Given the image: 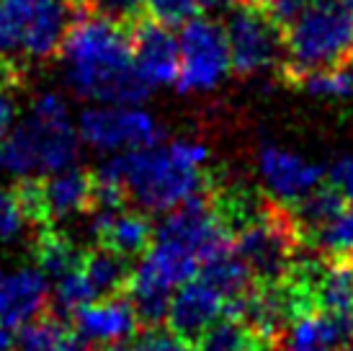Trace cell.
Wrapping results in <instances>:
<instances>
[{"label": "cell", "instance_id": "52a82bcc", "mask_svg": "<svg viewBox=\"0 0 353 351\" xmlns=\"http://www.w3.org/2000/svg\"><path fill=\"white\" fill-rule=\"evenodd\" d=\"M225 31L232 70L240 78L281 62L284 31L271 21L265 8H258L253 3H237Z\"/></svg>", "mask_w": 353, "mask_h": 351}, {"label": "cell", "instance_id": "5bb4252c", "mask_svg": "<svg viewBox=\"0 0 353 351\" xmlns=\"http://www.w3.org/2000/svg\"><path fill=\"white\" fill-rule=\"evenodd\" d=\"M90 233L101 245L127 258L145 256L155 240V227L150 222V217L139 212H127V209H121L117 215H93Z\"/></svg>", "mask_w": 353, "mask_h": 351}, {"label": "cell", "instance_id": "f546056e", "mask_svg": "<svg viewBox=\"0 0 353 351\" xmlns=\"http://www.w3.org/2000/svg\"><path fill=\"white\" fill-rule=\"evenodd\" d=\"M304 0H268V6H265V13L271 16V21H274L279 29L284 31L292 21L299 16L304 10Z\"/></svg>", "mask_w": 353, "mask_h": 351}, {"label": "cell", "instance_id": "d6986e66", "mask_svg": "<svg viewBox=\"0 0 353 351\" xmlns=\"http://www.w3.org/2000/svg\"><path fill=\"white\" fill-rule=\"evenodd\" d=\"M314 307L327 315H353V269L345 258H327L312 287Z\"/></svg>", "mask_w": 353, "mask_h": 351}, {"label": "cell", "instance_id": "e575fe53", "mask_svg": "<svg viewBox=\"0 0 353 351\" xmlns=\"http://www.w3.org/2000/svg\"><path fill=\"white\" fill-rule=\"evenodd\" d=\"M237 3H243V0H199V8H206V10H225V8H235Z\"/></svg>", "mask_w": 353, "mask_h": 351}, {"label": "cell", "instance_id": "9c48e42d", "mask_svg": "<svg viewBox=\"0 0 353 351\" xmlns=\"http://www.w3.org/2000/svg\"><path fill=\"white\" fill-rule=\"evenodd\" d=\"M50 279L39 266L0 269V323L21 328L47 312Z\"/></svg>", "mask_w": 353, "mask_h": 351}, {"label": "cell", "instance_id": "ba28073f", "mask_svg": "<svg viewBox=\"0 0 353 351\" xmlns=\"http://www.w3.org/2000/svg\"><path fill=\"white\" fill-rule=\"evenodd\" d=\"M129 37H132L134 68L150 86L157 88L176 83L181 55H178V39L168 26L157 23L150 16H142L129 26Z\"/></svg>", "mask_w": 353, "mask_h": 351}, {"label": "cell", "instance_id": "4dcf8cb0", "mask_svg": "<svg viewBox=\"0 0 353 351\" xmlns=\"http://www.w3.org/2000/svg\"><path fill=\"white\" fill-rule=\"evenodd\" d=\"M330 184L341 189L348 202H353V155H345L335 160L330 168Z\"/></svg>", "mask_w": 353, "mask_h": 351}, {"label": "cell", "instance_id": "5b68a950", "mask_svg": "<svg viewBox=\"0 0 353 351\" xmlns=\"http://www.w3.org/2000/svg\"><path fill=\"white\" fill-rule=\"evenodd\" d=\"M178 55L181 65L176 83L181 93L212 91L232 68L227 31L214 19H188L181 29Z\"/></svg>", "mask_w": 353, "mask_h": 351}, {"label": "cell", "instance_id": "8d00e7d4", "mask_svg": "<svg viewBox=\"0 0 353 351\" xmlns=\"http://www.w3.org/2000/svg\"><path fill=\"white\" fill-rule=\"evenodd\" d=\"M96 351H132V343H129V341L103 343V346H96Z\"/></svg>", "mask_w": 353, "mask_h": 351}, {"label": "cell", "instance_id": "ffe728a7", "mask_svg": "<svg viewBox=\"0 0 353 351\" xmlns=\"http://www.w3.org/2000/svg\"><path fill=\"white\" fill-rule=\"evenodd\" d=\"M199 279L209 284L214 292H219L222 300H232L237 294L248 292L255 284L253 272L248 269V263L235 251H227V254L216 256L212 261L201 263Z\"/></svg>", "mask_w": 353, "mask_h": 351}, {"label": "cell", "instance_id": "44dd1931", "mask_svg": "<svg viewBox=\"0 0 353 351\" xmlns=\"http://www.w3.org/2000/svg\"><path fill=\"white\" fill-rule=\"evenodd\" d=\"M99 297L90 287L88 276L83 272V266L75 272L65 274L54 279V290L50 292V305H47V315L57 318V321L68 323L72 321V315L88 303H96Z\"/></svg>", "mask_w": 353, "mask_h": 351}, {"label": "cell", "instance_id": "7402d4cb", "mask_svg": "<svg viewBox=\"0 0 353 351\" xmlns=\"http://www.w3.org/2000/svg\"><path fill=\"white\" fill-rule=\"evenodd\" d=\"M261 343H268L258 339L243 321L225 315L222 321L216 318L196 341V351H255Z\"/></svg>", "mask_w": 353, "mask_h": 351}, {"label": "cell", "instance_id": "f1b7e54d", "mask_svg": "<svg viewBox=\"0 0 353 351\" xmlns=\"http://www.w3.org/2000/svg\"><path fill=\"white\" fill-rule=\"evenodd\" d=\"M132 351H196V349H194V343L183 341L170 328L165 331L160 325H150V328H145L132 341Z\"/></svg>", "mask_w": 353, "mask_h": 351}, {"label": "cell", "instance_id": "603a6c76", "mask_svg": "<svg viewBox=\"0 0 353 351\" xmlns=\"http://www.w3.org/2000/svg\"><path fill=\"white\" fill-rule=\"evenodd\" d=\"M70 336L68 323L57 321L52 315H39L21 325V333L16 339V349L19 351H62L65 341Z\"/></svg>", "mask_w": 353, "mask_h": 351}, {"label": "cell", "instance_id": "8992f818", "mask_svg": "<svg viewBox=\"0 0 353 351\" xmlns=\"http://www.w3.org/2000/svg\"><path fill=\"white\" fill-rule=\"evenodd\" d=\"M80 140L101 153L157 147L165 129L157 119L134 106H88L78 119Z\"/></svg>", "mask_w": 353, "mask_h": 351}, {"label": "cell", "instance_id": "83f0119b", "mask_svg": "<svg viewBox=\"0 0 353 351\" xmlns=\"http://www.w3.org/2000/svg\"><path fill=\"white\" fill-rule=\"evenodd\" d=\"M145 10L150 19L170 29V26H183L188 19L196 16L199 0H145Z\"/></svg>", "mask_w": 353, "mask_h": 351}, {"label": "cell", "instance_id": "9a60e30c", "mask_svg": "<svg viewBox=\"0 0 353 351\" xmlns=\"http://www.w3.org/2000/svg\"><path fill=\"white\" fill-rule=\"evenodd\" d=\"M90 186H93V173L78 166L41 176L44 202H47L52 225L59 222V220H70L72 215H80V212H88Z\"/></svg>", "mask_w": 353, "mask_h": 351}, {"label": "cell", "instance_id": "2e32d148", "mask_svg": "<svg viewBox=\"0 0 353 351\" xmlns=\"http://www.w3.org/2000/svg\"><path fill=\"white\" fill-rule=\"evenodd\" d=\"M348 207V199L343 196L341 189H335L333 184H320L314 186L310 194H304L302 199H296L294 205H289L292 215H294L296 225L304 235V243L310 245L312 235L317 230H323L325 225H330L335 217L343 215V209Z\"/></svg>", "mask_w": 353, "mask_h": 351}, {"label": "cell", "instance_id": "7c38bea8", "mask_svg": "<svg viewBox=\"0 0 353 351\" xmlns=\"http://www.w3.org/2000/svg\"><path fill=\"white\" fill-rule=\"evenodd\" d=\"M137 315L134 307L127 300V294H117V297H103V303H88L83 305L75 315H72V331L80 336L83 341L93 343V346H103V343L114 341H129L134 331H137Z\"/></svg>", "mask_w": 353, "mask_h": 351}, {"label": "cell", "instance_id": "8fae6325", "mask_svg": "<svg viewBox=\"0 0 353 351\" xmlns=\"http://www.w3.org/2000/svg\"><path fill=\"white\" fill-rule=\"evenodd\" d=\"M225 307V300L214 292L212 287L201 279H191V282L181 284L178 292L170 297L168 305V328L181 336L183 341L196 343L201 333L219 318V312Z\"/></svg>", "mask_w": 353, "mask_h": 351}, {"label": "cell", "instance_id": "ac0fdd59", "mask_svg": "<svg viewBox=\"0 0 353 351\" xmlns=\"http://www.w3.org/2000/svg\"><path fill=\"white\" fill-rule=\"evenodd\" d=\"M31 256H34V263L47 274V279H59L83 266L85 251H80L68 235H62L59 230H54V225H50L37 230V238L31 243Z\"/></svg>", "mask_w": 353, "mask_h": 351}, {"label": "cell", "instance_id": "836d02e7", "mask_svg": "<svg viewBox=\"0 0 353 351\" xmlns=\"http://www.w3.org/2000/svg\"><path fill=\"white\" fill-rule=\"evenodd\" d=\"M62 351H96V346H93V343H88V341H83L80 336H75V331H70L68 341H65Z\"/></svg>", "mask_w": 353, "mask_h": 351}, {"label": "cell", "instance_id": "7a4b0ae2", "mask_svg": "<svg viewBox=\"0 0 353 351\" xmlns=\"http://www.w3.org/2000/svg\"><path fill=\"white\" fill-rule=\"evenodd\" d=\"M209 147L194 140H173L168 147H145L119 155L121 184L129 199L148 212H168L191 196L209 191L204 163Z\"/></svg>", "mask_w": 353, "mask_h": 351}, {"label": "cell", "instance_id": "30bf717a", "mask_svg": "<svg viewBox=\"0 0 353 351\" xmlns=\"http://www.w3.org/2000/svg\"><path fill=\"white\" fill-rule=\"evenodd\" d=\"M258 171L274 199L294 205L296 199L310 194L314 186L323 184L325 168L304 160L296 153H289L279 145H263L258 153Z\"/></svg>", "mask_w": 353, "mask_h": 351}, {"label": "cell", "instance_id": "4fadbf2b", "mask_svg": "<svg viewBox=\"0 0 353 351\" xmlns=\"http://www.w3.org/2000/svg\"><path fill=\"white\" fill-rule=\"evenodd\" d=\"M70 23H72V8L68 3H62V0H34L21 49L34 59L54 57V55H59V47L65 41Z\"/></svg>", "mask_w": 353, "mask_h": 351}, {"label": "cell", "instance_id": "d4e9b609", "mask_svg": "<svg viewBox=\"0 0 353 351\" xmlns=\"http://www.w3.org/2000/svg\"><path fill=\"white\" fill-rule=\"evenodd\" d=\"M34 0H0V52L10 55L21 49Z\"/></svg>", "mask_w": 353, "mask_h": 351}, {"label": "cell", "instance_id": "f35d334b", "mask_svg": "<svg viewBox=\"0 0 353 351\" xmlns=\"http://www.w3.org/2000/svg\"><path fill=\"white\" fill-rule=\"evenodd\" d=\"M62 3H68L70 8H72V6H75V3H78V0H62Z\"/></svg>", "mask_w": 353, "mask_h": 351}, {"label": "cell", "instance_id": "4316f807", "mask_svg": "<svg viewBox=\"0 0 353 351\" xmlns=\"http://www.w3.org/2000/svg\"><path fill=\"white\" fill-rule=\"evenodd\" d=\"M26 215L21 207L19 196L10 189H0V243H16L26 233Z\"/></svg>", "mask_w": 353, "mask_h": 351}, {"label": "cell", "instance_id": "277c9868", "mask_svg": "<svg viewBox=\"0 0 353 351\" xmlns=\"http://www.w3.org/2000/svg\"><path fill=\"white\" fill-rule=\"evenodd\" d=\"M353 62V13L341 0H312L284 29L279 73L286 83Z\"/></svg>", "mask_w": 353, "mask_h": 351}, {"label": "cell", "instance_id": "e0dca14e", "mask_svg": "<svg viewBox=\"0 0 353 351\" xmlns=\"http://www.w3.org/2000/svg\"><path fill=\"white\" fill-rule=\"evenodd\" d=\"M83 272L88 276L90 287L96 297H117L124 294L132 276V266H129L127 256L111 251L106 245H93L83 256Z\"/></svg>", "mask_w": 353, "mask_h": 351}, {"label": "cell", "instance_id": "484cf974", "mask_svg": "<svg viewBox=\"0 0 353 351\" xmlns=\"http://www.w3.org/2000/svg\"><path fill=\"white\" fill-rule=\"evenodd\" d=\"M83 13H93L129 29L134 21L145 16V0H78L72 6V16H83Z\"/></svg>", "mask_w": 353, "mask_h": 351}, {"label": "cell", "instance_id": "d590c367", "mask_svg": "<svg viewBox=\"0 0 353 351\" xmlns=\"http://www.w3.org/2000/svg\"><path fill=\"white\" fill-rule=\"evenodd\" d=\"M0 351H16V339L8 325H3V323H0Z\"/></svg>", "mask_w": 353, "mask_h": 351}, {"label": "cell", "instance_id": "3957f363", "mask_svg": "<svg viewBox=\"0 0 353 351\" xmlns=\"http://www.w3.org/2000/svg\"><path fill=\"white\" fill-rule=\"evenodd\" d=\"M80 158V135L59 93H44L29 117L0 142V171L19 178L50 176L72 168Z\"/></svg>", "mask_w": 353, "mask_h": 351}, {"label": "cell", "instance_id": "1f68e13d", "mask_svg": "<svg viewBox=\"0 0 353 351\" xmlns=\"http://www.w3.org/2000/svg\"><path fill=\"white\" fill-rule=\"evenodd\" d=\"M23 83V68H21L19 59H13L10 55L0 52V91H13Z\"/></svg>", "mask_w": 353, "mask_h": 351}, {"label": "cell", "instance_id": "d6a6232c", "mask_svg": "<svg viewBox=\"0 0 353 351\" xmlns=\"http://www.w3.org/2000/svg\"><path fill=\"white\" fill-rule=\"evenodd\" d=\"M10 124H13V98L6 91H0V142L10 132Z\"/></svg>", "mask_w": 353, "mask_h": 351}, {"label": "cell", "instance_id": "6da1fadb", "mask_svg": "<svg viewBox=\"0 0 353 351\" xmlns=\"http://www.w3.org/2000/svg\"><path fill=\"white\" fill-rule=\"evenodd\" d=\"M68 86L80 98L108 106H134L150 98L152 86L139 75L129 29L108 19L72 16L59 47Z\"/></svg>", "mask_w": 353, "mask_h": 351}, {"label": "cell", "instance_id": "74e56055", "mask_svg": "<svg viewBox=\"0 0 353 351\" xmlns=\"http://www.w3.org/2000/svg\"><path fill=\"white\" fill-rule=\"evenodd\" d=\"M243 3H253L258 8H265V6H268V0H243Z\"/></svg>", "mask_w": 353, "mask_h": 351}, {"label": "cell", "instance_id": "cb8c5ba5", "mask_svg": "<svg viewBox=\"0 0 353 351\" xmlns=\"http://www.w3.org/2000/svg\"><path fill=\"white\" fill-rule=\"evenodd\" d=\"M310 243L314 245L317 254L327 258H345L353 254V202L343 209V215L335 217L330 225L312 235Z\"/></svg>", "mask_w": 353, "mask_h": 351}]
</instances>
